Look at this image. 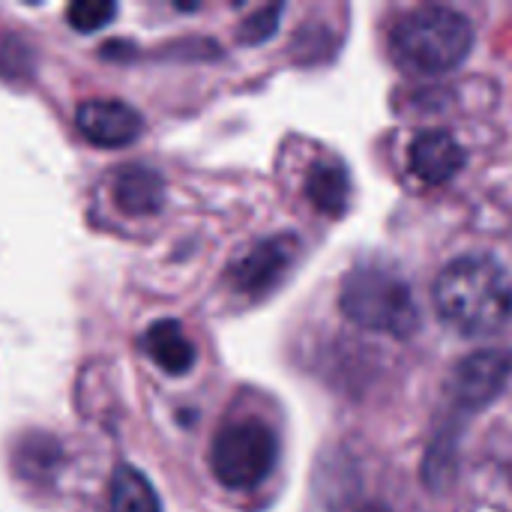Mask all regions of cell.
Listing matches in <instances>:
<instances>
[{"label": "cell", "instance_id": "cell-1", "mask_svg": "<svg viewBox=\"0 0 512 512\" xmlns=\"http://www.w3.org/2000/svg\"><path fill=\"white\" fill-rule=\"evenodd\" d=\"M435 309L459 333H495L512 318V276L489 255L456 258L435 282Z\"/></svg>", "mask_w": 512, "mask_h": 512}, {"label": "cell", "instance_id": "cell-2", "mask_svg": "<svg viewBox=\"0 0 512 512\" xmlns=\"http://www.w3.org/2000/svg\"><path fill=\"white\" fill-rule=\"evenodd\" d=\"M390 45L402 66L438 75L468 57L474 45V27L450 6H420L396 21Z\"/></svg>", "mask_w": 512, "mask_h": 512}, {"label": "cell", "instance_id": "cell-3", "mask_svg": "<svg viewBox=\"0 0 512 512\" xmlns=\"http://www.w3.org/2000/svg\"><path fill=\"white\" fill-rule=\"evenodd\" d=\"M339 306L357 327L396 339H408L420 324V309L408 282L378 264L354 267L345 276Z\"/></svg>", "mask_w": 512, "mask_h": 512}, {"label": "cell", "instance_id": "cell-4", "mask_svg": "<svg viewBox=\"0 0 512 512\" xmlns=\"http://www.w3.org/2000/svg\"><path fill=\"white\" fill-rule=\"evenodd\" d=\"M276 459L279 438L258 417H243L222 426L210 444V471L225 489L234 492L261 486L273 474Z\"/></svg>", "mask_w": 512, "mask_h": 512}, {"label": "cell", "instance_id": "cell-5", "mask_svg": "<svg viewBox=\"0 0 512 512\" xmlns=\"http://www.w3.org/2000/svg\"><path fill=\"white\" fill-rule=\"evenodd\" d=\"M512 375V351H477L450 378V402L459 411H483L501 396Z\"/></svg>", "mask_w": 512, "mask_h": 512}, {"label": "cell", "instance_id": "cell-6", "mask_svg": "<svg viewBox=\"0 0 512 512\" xmlns=\"http://www.w3.org/2000/svg\"><path fill=\"white\" fill-rule=\"evenodd\" d=\"M294 258H297V237L294 234L267 237L231 264L228 279L237 291L258 297V294H264L282 282V276L291 270Z\"/></svg>", "mask_w": 512, "mask_h": 512}, {"label": "cell", "instance_id": "cell-7", "mask_svg": "<svg viewBox=\"0 0 512 512\" xmlns=\"http://www.w3.org/2000/svg\"><path fill=\"white\" fill-rule=\"evenodd\" d=\"M75 126L96 147H123L141 135L144 120L120 99H87L75 111Z\"/></svg>", "mask_w": 512, "mask_h": 512}, {"label": "cell", "instance_id": "cell-8", "mask_svg": "<svg viewBox=\"0 0 512 512\" xmlns=\"http://www.w3.org/2000/svg\"><path fill=\"white\" fill-rule=\"evenodd\" d=\"M408 159H411V171L429 183V186H441L447 180H453L462 165H465V150L459 147V141L444 132V129H426L414 138L411 150H408Z\"/></svg>", "mask_w": 512, "mask_h": 512}, {"label": "cell", "instance_id": "cell-9", "mask_svg": "<svg viewBox=\"0 0 512 512\" xmlns=\"http://www.w3.org/2000/svg\"><path fill=\"white\" fill-rule=\"evenodd\" d=\"M141 345H144L147 357L165 375L180 378L195 366V345L189 342L180 321H156V324H150L147 333L141 336Z\"/></svg>", "mask_w": 512, "mask_h": 512}, {"label": "cell", "instance_id": "cell-10", "mask_svg": "<svg viewBox=\"0 0 512 512\" xmlns=\"http://www.w3.org/2000/svg\"><path fill=\"white\" fill-rule=\"evenodd\" d=\"M114 201L129 216H150L165 204V183L147 165H126L114 180Z\"/></svg>", "mask_w": 512, "mask_h": 512}, {"label": "cell", "instance_id": "cell-11", "mask_svg": "<svg viewBox=\"0 0 512 512\" xmlns=\"http://www.w3.org/2000/svg\"><path fill=\"white\" fill-rule=\"evenodd\" d=\"M306 198L327 216H342L348 207V171L336 159H321L306 174Z\"/></svg>", "mask_w": 512, "mask_h": 512}, {"label": "cell", "instance_id": "cell-12", "mask_svg": "<svg viewBox=\"0 0 512 512\" xmlns=\"http://www.w3.org/2000/svg\"><path fill=\"white\" fill-rule=\"evenodd\" d=\"M108 512H162L150 480L132 465H120L111 480Z\"/></svg>", "mask_w": 512, "mask_h": 512}, {"label": "cell", "instance_id": "cell-13", "mask_svg": "<svg viewBox=\"0 0 512 512\" xmlns=\"http://www.w3.org/2000/svg\"><path fill=\"white\" fill-rule=\"evenodd\" d=\"M117 15V3L111 0H78L66 9V18L75 30L81 33H93L102 24H108Z\"/></svg>", "mask_w": 512, "mask_h": 512}, {"label": "cell", "instance_id": "cell-14", "mask_svg": "<svg viewBox=\"0 0 512 512\" xmlns=\"http://www.w3.org/2000/svg\"><path fill=\"white\" fill-rule=\"evenodd\" d=\"M279 15H282V6H264V9H258L255 15H249V18L243 21L240 39H243V42H264L267 36H273Z\"/></svg>", "mask_w": 512, "mask_h": 512}]
</instances>
